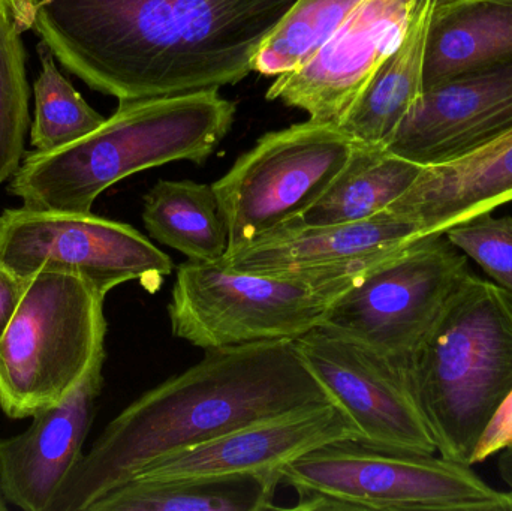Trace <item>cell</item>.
Masks as SVG:
<instances>
[{
  "label": "cell",
  "mask_w": 512,
  "mask_h": 511,
  "mask_svg": "<svg viewBox=\"0 0 512 511\" xmlns=\"http://www.w3.org/2000/svg\"><path fill=\"white\" fill-rule=\"evenodd\" d=\"M297 0H36L63 68L119 101L236 84Z\"/></svg>",
  "instance_id": "6da1fadb"
},
{
  "label": "cell",
  "mask_w": 512,
  "mask_h": 511,
  "mask_svg": "<svg viewBox=\"0 0 512 511\" xmlns=\"http://www.w3.org/2000/svg\"><path fill=\"white\" fill-rule=\"evenodd\" d=\"M330 404L291 339L206 350L197 365L144 393L108 423L51 511H89L159 459Z\"/></svg>",
  "instance_id": "7a4b0ae2"
},
{
  "label": "cell",
  "mask_w": 512,
  "mask_h": 511,
  "mask_svg": "<svg viewBox=\"0 0 512 511\" xmlns=\"http://www.w3.org/2000/svg\"><path fill=\"white\" fill-rule=\"evenodd\" d=\"M234 114L236 105L219 89L119 101L116 113L80 140L26 153L9 194L30 209L92 213L102 192L132 174L176 161L206 162Z\"/></svg>",
  "instance_id": "3957f363"
},
{
  "label": "cell",
  "mask_w": 512,
  "mask_h": 511,
  "mask_svg": "<svg viewBox=\"0 0 512 511\" xmlns=\"http://www.w3.org/2000/svg\"><path fill=\"white\" fill-rule=\"evenodd\" d=\"M408 384L439 455L471 465L512 390L511 294L469 273L415 356Z\"/></svg>",
  "instance_id": "277c9868"
},
{
  "label": "cell",
  "mask_w": 512,
  "mask_h": 511,
  "mask_svg": "<svg viewBox=\"0 0 512 511\" xmlns=\"http://www.w3.org/2000/svg\"><path fill=\"white\" fill-rule=\"evenodd\" d=\"M282 483L306 511H512V492L484 482L471 465L345 438L283 467Z\"/></svg>",
  "instance_id": "5b68a950"
},
{
  "label": "cell",
  "mask_w": 512,
  "mask_h": 511,
  "mask_svg": "<svg viewBox=\"0 0 512 511\" xmlns=\"http://www.w3.org/2000/svg\"><path fill=\"white\" fill-rule=\"evenodd\" d=\"M105 297L86 281L39 272L0 338V410L32 419L60 404L105 353Z\"/></svg>",
  "instance_id": "8992f818"
},
{
  "label": "cell",
  "mask_w": 512,
  "mask_h": 511,
  "mask_svg": "<svg viewBox=\"0 0 512 511\" xmlns=\"http://www.w3.org/2000/svg\"><path fill=\"white\" fill-rule=\"evenodd\" d=\"M349 287L186 261L177 267L168 318L176 338L204 351L294 341L321 326L331 303Z\"/></svg>",
  "instance_id": "52a82bcc"
},
{
  "label": "cell",
  "mask_w": 512,
  "mask_h": 511,
  "mask_svg": "<svg viewBox=\"0 0 512 511\" xmlns=\"http://www.w3.org/2000/svg\"><path fill=\"white\" fill-rule=\"evenodd\" d=\"M471 273L445 234L421 237L340 294L321 326L409 369L448 300Z\"/></svg>",
  "instance_id": "ba28073f"
},
{
  "label": "cell",
  "mask_w": 512,
  "mask_h": 511,
  "mask_svg": "<svg viewBox=\"0 0 512 511\" xmlns=\"http://www.w3.org/2000/svg\"><path fill=\"white\" fill-rule=\"evenodd\" d=\"M355 141L336 123H300L268 132L213 183L230 245L245 248L291 225L321 198ZM227 252V254H228Z\"/></svg>",
  "instance_id": "9c48e42d"
},
{
  "label": "cell",
  "mask_w": 512,
  "mask_h": 511,
  "mask_svg": "<svg viewBox=\"0 0 512 511\" xmlns=\"http://www.w3.org/2000/svg\"><path fill=\"white\" fill-rule=\"evenodd\" d=\"M0 263L24 279L39 272L77 276L104 297L132 281L156 293L174 269L170 255L131 225L26 206L0 215Z\"/></svg>",
  "instance_id": "30bf717a"
},
{
  "label": "cell",
  "mask_w": 512,
  "mask_h": 511,
  "mask_svg": "<svg viewBox=\"0 0 512 511\" xmlns=\"http://www.w3.org/2000/svg\"><path fill=\"white\" fill-rule=\"evenodd\" d=\"M294 342L310 374L363 440L423 455L438 453L408 378L385 357L325 326Z\"/></svg>",
  "instance_id": "8fae6325"
},
{
  "label": "cell",
  "mask_w": 512,
  "mask_h": 511,
  "mask_svg": "<svg viewBox=\"0 0 512 511\" xmlns=\"http://www.w3.org/2000/svg\"><path fill=\"white\" fill-rule=\"evenodd\" d=\"M418 0H361L321 50L276 77L268 101L300 108L316 123H337L402 41Z\"/></svg>",
  "instance_id": "7c38bea8"
},
{
  "label": "cell",
  "mask_w": 512,
  "mask_h": 511,
  "mask_svg": "<svg viewBox=\"0 0 512 511\" xmlns=\"http://www.w3.org/2000/svg\"><path fill=\"white\" fill-rule=\"evenodd\" d=\"M418 239L414 222L384 210L363 221L282 228L228 252L219 264L237 272L318 285H354Z\"/></svg>",
  "instance_id": "4fadbf2b"
},
{
  "label": "cell",
  "mask_w": 512,
  "mask_h": 511,
  "mask_svg": "<svg viewBox=\"0 0 512 511\" xmlns=\"http://www.w3.org/2000/svg\"><path fill=\"white\" fill-rule=\"evenodd\" d=\"M512 131V62L424 90L385 150L421 167L472 155Z\"/></svg>",
  "instance_id": "5bb4252c"
},
{
  "label": "cell",
  "mask_w": 512,
  "mask_h": 511,
  "mask_svg": "<svg viewBox=\"0 0 512 511\" xmlns=\"http://www.w3.org/2000/svg\"><path fill=\"white\" fill-rule=\"evenodd\" d=\"M101 354L60 404L33 416L23 434L0 440V489L9 506L51 511L69 474L83 458L104 386Z\"/></svg>",
  "instance_id": "9a60e30c"
},
{
  "label": "cell",
  "mask_w": 512,
  "mask_h": 511,
  "mask_svg": "<svg viewBox=\"0 0 512 511\" xmlns=\"http://www.w3.org/2000/svg\"><path fill=\"white\" fill-rule=\"evenodd\" d=\"M361 438L337 405L292 414L231 432L218 440L159 459L131 480L171 482L198 477L282 471L315 447L345 438Z\"/></svg>",
  "instance_id": "2e32d148"
},
{
  "label": "cell",
  "mask_w": 512,
  "mask_h": 511,
  "mask_svg": "<svg viewBox=\"0 0 512 511\" xmlns=\"http://www.w3.org/2000/svg\"><path fill=\"white\" fill-rule=\"evenodd\" d=\"M512 201V141L447 164L423 167L387 210L414 222L421 237L444 234Z\"/></svg>",
  "instance_id": "e0dca14e"
},
{
  "label": "cell",
  "mask_w": 512,
  "mask_h": 511,
  "mask_svg": "<svg viewBox=\"0 0 512 511\" xmlns=\"http://www.w3.org/2000/svg\"><path fill=\"white\" fill-rule=\"evenodd\" d=\"M439 0H418L396 50L336 123L355 143L385 149L424 93V62Z\"/></svg>",
  "instance_id": "ac0fdd59"
},
{
  "label": "cell",
  "mask_w": 512,
  "mask_h": 511,
  "mask_svg": "<svg viewBox=\"0 0 512 511\" xmlns=\"http://www.w3.org/2000/svg\"><path fill=\"white\" fill-rule=\"evenodd\" d=\"M505 62H512V0L438 3L427 39L424 90Z\"/></svg>",
  "instance_id": "d6986e66"
},
{
  "label": "cell",
  "mask_w": 512,
  "mask_h": 511,
  "mask_svg": "<svg viewBox=\"0 0 512 511\" xmlns=\"http://www.w3.org/2000/svg\"><path fill=\"white\" fill-rule=\"evenodd\" d=\"M282 471L198 477L171 482L129 480L89 511H262L276 509Z\"/></svg>",
  "instance_id": "ffe728a7"
},
{
  "label": "cell",
  "mask_w": 512,
  "mask_h": 511,
  "mask_svg": "<svg viewBox=\"0 0 512 511\" xmlns=\"http://www.w3.org/2000/svg\"><path fill=\"white\" fill-rule=\"evenodd\" d=\"M421 170V165L382 147L355 143L348 162L327 191L288 227L346 224L372 218L402 197Z\"/></svg>",
  "instance_id": "44dd1931"
},
{
  "label": "cell",
  "mask_w": 512,
  "mask_h": 511,
  "mask_svg": "<svg viewBox=\"0 0 512 511\" xmlns=\"http://www.w3.org/2000/svg\"><path fill=\"white\" fill-rule=\"evenodd\" d=\"M147 233L194 263L218 264L230 245L228 228L213 185L159 180L144 195Z\"/></svg>",
  "instance_id": "7402d4cb"
},
{
  "label": "cell",
  "mask_w": 512,
  "mask_h": 511,
  "mask_svg": "<svg viewBox=\"0 0 512 511\" xmlns=\"http://www.w3.org/2000/svg\"><path fill=\"white\" fill-rule=\"evenodd\" d=\"M361 0H297L255 54V72L279 77L297 71L345 23Z\"/></svg>",
  "instance_id": "603a6c76"
},
{
  "label": "cell",
  "mask_w": 512,
  "mask_h": 511,
  "mask_svg": "<svg viewBox=\"0 0 512 511\" xmlns=\"http://www.w3.org/2000/svg\"><path fill=\"white\" fill-rule=\"evenodd\" d=\"M41 72L36 78L35 117L30 128V143L36 152L62 149L102 125L105 117L93 110L60 72L51 48L38 44Z\"/></svg>",
  "instance_id": "cb8c5ba5"
},
{
  "label": "cell",
  "mask_w": 512,
  "mask_h": 511,
  "mask_svg": "<svg viewBox=\"0 0 512 511\" xmlns=\"http://www.w3.org/2000/svg\"><path fill=\"white\" fill-rule=\"evenodd\" d=\"M23 33L0 3V185L11 179L24 158L29 129V84Z\"/></svg>",
  "instance_id": "d4e9b609"
},
{
  "label": "cell",
  "mask_w": 512,
  "mask_h": 511,
  "mask_svg": "<svg viewBox=\"0 0 512 511\" xmlns=\"http://www.w3.org/2000/svg\"><path fill=\"white\" fill-rule=\"evenodd\" d=\"M444 234L512 296L511 216L495 218L492 213H484L448 228Z\"/></svg>",
  "instance_id": "484cf974"
},
{
  "label": "cell",
  "mask_w": 512,
  "mask_h": 511,
  "mask_svg": "<svg viewBox=\"0 0 512 511\" xmlns=\"http://www.w3.org/2000/svg\"><path fill=\"white\" fill-rule=\"evenodd\" d=\"M512 446V390L487 423L472 453L471 465L481 464Z\"/></svg>",
  "instance_id": "4316f807"
},
{
  "label": "cell",
  "mask_w": 512,
  "mask_h": 511,
  "mask_svg": "<svg viewBox=\"0 0 512 511\" xmlns=\"http://www.w3.org/2000/svg\"><path fill=\"white\" fill-rule=\"evenodd\" d=\"M29 279L21 278L17 273L0 263V338L5 335L11 324L24 293H26Z\"/></svg>",
  "instance_id": "83f0119b"
},
{
  "label": "cell",
  "mask_w": 512,
  "mask_h": 511,
  "mask_svg": "<svg viewBox=\"0 0 512 511\" xmlns=\"http://www.w3.org/2000/svg\"><path fill=\"white\" fill-rule=\"evenodd\" d=\"M11 14L21 33L33 29L36 18V0H0Z\"/></svg>",
  "instance_id": "f1b7e54d"
},
{
  "label": "cell",
  "mask_w": 512,
  "mask_h": 511,
  "mask_svg": "<svg viewBox=\"0 0 512 511\" xmlns=\"http://www.w3.org/2000/svg\"><path fill=\"white\" fill-rule=\"evenodd\" d=\"M498 471L502 482L508 486V491L512 492V446L502 450L498 461Z\"/></svg>",
  "instance_id": "f546056e"
},
{
  "label": "cell",
  "mask_w": 512,
  "mask_h": 511,
  "mask_svg": "<svg viewBox=\"0 0 512 511\" xmlns=\"http://www.w3.org/2000/svg\"><path fill=\"white\" fill-rule=\"evenodd\" d=\"M510 141H512V131L510 132V134L504 135V137L499 138V140L495 141V143L489 144V146H502V144L510 143Z\"/></svg>",
  "instance_id": "4dcf8cb0"
},
{
  "label": "cell",
  "mask_w": 512,
  "mask_h": 511,
  "mask_svg": "<svg viewBox=\"0 0 512 511\" xmlns=\"http://www.w3.org/2000/svg\"><path fill=\"white\" fill-rule=\"evenodd\" d=\"M9 509V504L6 503L5 497H3L2 489H0V511H6Z\"/></svg>",
  "instance_id": "1f68e13d"
},
{
  "label": "cell",
  "mask_w": 512,
  "mask_h": 511,
  "mask_svg": "<svg viewBox=\"0 0 512 511\" xmlns=\"http://www.w3.org/2000/svg\"><path fill=\"white\" fill-rule=\"evenodd\" d=\"M453 2V0H439V3Z\"/></svg>",
  "instance_id": "d6a6232c"
}]
</instances>
